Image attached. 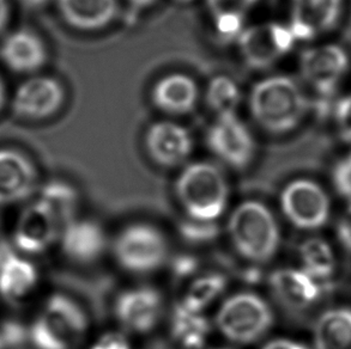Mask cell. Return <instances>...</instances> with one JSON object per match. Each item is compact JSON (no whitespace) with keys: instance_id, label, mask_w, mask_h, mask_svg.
Masks as SVG:
<instances>
[{"instance_id":"6","label":"cell","mask_w":351,"mask_h":349,"mask_svg":"<svg viewBox=\"0 0 351 349\" xmlns=\"http://www.w3.org/2000/svg\"><path fill=\"white\" fill-rule=\"evenodd\" d=\"M89 331V317L75 299L54 294L48 299L32 328L38 349H75Z\"/></svg>"},{"instance_id":"2","label":"cell","mask_w":351,"mask_h":349,"mask_svg":"<svg viewBox=\"0 0 351 349\" xmlns=\"http://www.w3.org/2000/svg\"><path fill=\"white\" fill-rule=\"evenodd\" d=\"M174 196L182 216L203 222H219L228 214L232 188L222 166L209 161H191L181 168Z\"/></svg>"},{"instance_id":"18","label":"cell","mask_w":351,"mask_h":349,"mask_svg":"<svg viewBox=\"0 0 351 349\" xmlns=\"http://www.w3.org/2000/svg\"><path fill=\"white\" fill-rule=\"evenodd\" d=\"M0 59L16 73H34L47 62V48L43 38L29 29L10 34L0 46Z\"/></svg>"},{"instance_id":"13","label":"cell","mask_w":351,"mask_h":349,"mask_svg":"<svg viewBox=\"0 0 351 349\" xmlns=\"http://www.w3.org/2000/svg\"><path fill=\"white\" fill-rule=\"evenodd\" d=\"M62 253L73 263L90 266L110 253V238L105 227L93 218L77 217L60 232Z\"/></svg>"},{"instance_id":"4","label":"cell","mask_w":351,"mask_h":349,"mask_svg":"<svg viewBox=\"0 0 351 349\" xmlns=\"http://www.w3.org/2000/svg\"><path fill=\"white\" fill-rule=\"evenodd\" d=\"M275 322V310L265 297L254 291H239L221 300L213 324L228 344L246 347L265 339Z\"/></svg>"},{"instance_id":"23","label":"cell","mask_w":351,"mask_h":349,"mask_svg":"<svg viewBox=\"0 0 351 349\" xmlns=\"http://www.w3.org/2000/svg\"><path fill=\"white\" fill-rule=\"evenodd\" d=\"M36 283L38 272L33 264L14 254L8 246H0V297L19 302L28 297Z\"/></svg>"},{"instance_id":"11","label":"cell","mask_w":351,"mask_h":349,"mask_svg":"<svg viewBox=\"0 0 351 349\" xmlns=\"http://www.w3.org/2000/svg\"><path fill=\"white\" fill-rule=\"evenodd\" d=\"M349 67L347 51L335 43L307 48L300 55L302 81L320 96H331L347 76Z\"/></svg>"},{"instance_id":"41","label":"cell","mask_w":351,"mask_h":349,"mask_svg":"<svg viewBox=\"0 0 351 349\" xmlns=\"http://www.w3.org/2000/svg\"><path fill=\"white\" fill-rule=\"evenodd\" d=\"M5 99H6V91H5L4 83H3L1 78H0V112H1V109L4 107Z\"/></svg>"},{"instance_id":"38","label":"cell","mask_w":351,"mask_h":349,"mask_svg":"<svg viewBox=\"0 0 351 349\" xmlns=\"http://www.w3.org/2000/svg\"><path fill=\"white\" fill-rule=\"evenodd\" d=\"M10 8L8 0H0V33L4 30L9 22Z\"/></svg>"},{"instance_id":"31","label":"cell","mask_w":351,"mask_h":349,"mask_svg":"<svg viewBox=\"0 0 351 349\" xmlns=\"http://www.w3.org/2000/svg\"><path fill=\"white\" fill-rule=\"evenodd\" d=\"M335 123L342 142L351 146V94L342 97L336 104Z\"/></svg>"},{"instance_id":"17","label":"cell","mask_w":351,"mask_h":349,"mask_svg":"<svg viewBox=\"0 0 351 349\" xmlns=\"http://www.w3.org/2000/svg\"><path fill=\"white\" fill-rule=\"evenodd\" d=\"M343 0H290L288 25L296 41H312L337 25Z\"/></svg>"},{"instance_id":"25","label":"cell","mask_w":351,"mask_h":349,"mask_svg":"<svg viewBox=\"0 0 351 349\" xmlns=\"http://www.w3.org/2000/svg\"><path fill=\"white\" fill-rule=\"evenodd\" d=\"M314 349H351V309L324 312L313 331Z\"/></svg>"},{"instance_id":"21","label":"cell","mask_w":351,"mask_h":349,"mask_svg":"<svg viewBox=\"0 0 351 349\" xmlns=\"http://www.w3.org/2000/svg\"><path fill=\"white\" fill-rule=\"evenodd\" d=\"M199 89L195 79L184 73L162 77L152 90V103L158 110L171 115L190 113L198 102Z\"/></svg>"},{"instance_id":"39","label":"cell","mask_w":351,"mask_h":349,"mask_svg":"<svg viewBox=\"0 0 351 349\" xmlns=\"http://www.w3.org/2000/svg\"><path fill=\"white\" fill-rule=\"evenodd\" d=\"M19 1L29 9H41L43 6L49 4L52 0H19Z\"/></svg>"},{"instance_id":"32","label":"cell","mask_w":351,"mask_h":349,"mask_svg":"<svg viewBox=\"0 0 351 349\" xmlns=\"http://www.w3.org/2000/svg\"><path fill=\"white\" fill-rule=\"evenodd\" d=\"M89 349H134L131 336L123 331L102 333L91 342Z\"/></svg>"},{"instance_id":"40","label":"cell","mask_w":351,"mask_h":349,"mask_svg":"<svg viewBox=\"0 0 351 349\" xmlns=\"http://www.w3.org/2000/svg\"><path fill=\"white\" fill-rule=\"evenodd\" d=\"M128 1L134 9L143 10L150 8L152 5L156 3L157 0H128Z\"/></svg>"},{"instance_id":"14","label":"cell","mask_w":351,"mask_h":349,"mask_svg":"<svg viewBox=\"0 0 351 349\" xmlns=\"http://www.w3.org/2000/svg\"><path fill=\"white\" fill-rule=\"evenodd\" d=\"M65 101L62 83L48 76L24 81L14 91L12 110L24 120H43L59 112Z\"/></svg>"},{"instance_id":"29","label":"cell","mask_w":351,"mask_h":349,"mask_svg":"<svg viewBox=\"0 0 351 349\" xmlns=\"http://www.w3.org/2000/svg\"><path fill=\"white\" fill-rule=\"evenodd\" d=\"M206 103L210 109L219 115L237 113L241 102V89L237 81L227 76H216L210 81L205 92Z\"/></svg>"},{"instance_id":"30","label":"cell","mask_w":351,"mask_h":349,"mask_svg":"<svg viewBox=\"0 0 351 349\" xmlns=\"http://www.w3.org/2000/svg\"><path fill=\"white\" fill-rule=\"evenodd\" d=\"M178 235L189 246H208L219 238V222H197L184 217L178 224Z\"/></svg>"},{"instance_id":"20","label":"cell","mask_w":351,"mask_h":349,"mask_svg":"<svg viewBox=\"0 0 351 349\" xmlns=\"http://www.w3.org/2000/svg\"><path fill=\"white\" fill-rule=\"evenodd\" d=\"M57 8L65 23L82 31L106 28L119 14L118 0H57Z\"/></svg>"},{"instance_id":"35","label":"cell","mask_w":351,"mask_h":349,"mask_svg":"<svg viewBox=\"0 0 351 349\" xmlns=\"http://www.w3.org/2000/svg\"><path fill=\"white\" fill-rule=\"evenodd\" d=\"M24 339L23 326L16 322H5L0 326V349L21 344Z\"/></svg>"},{"instance_id":"10","label":"cell","mask_w":351,"mask_h":349,"mask_svg":"<svg viewBox=\"0 0 351 349\" xmlns=\"http://www.w3.org/2000/svg\"><path fill=\"white\" fill-rule=\"evenodd\" d=\"M296 42L289 25L280 22L246 27L237 40L242 60L253 70L274 66L293 51Z\"/></svg>"},{"instance_id":"5","label":"cell","mask_w":351,"mask_h":349,"mask_svg":"<svg viewBox=\"0 0 351 349\" xmlns=\"http://www.w3.org/2000/svg\"><path fill=\"white\" fill-rule=\"evenodd\" d=\"M110 253L123 272L147 276L161 270L171 260V242L161 227L152 222H132L110 238Z\"/></svg>"},{"instance_id":"19","label":"cell","mask_w":351,"mask_h":349,"mask_svg":"<svg viewBox=\"0 0 351 349\" xmlns=\"http://www.w3.org/2000/svg\"><path fill=\"white\" fill-rule=\"evenodd\" d=\"M36 171L28 158L11 148H0V205L17 203L32 193Z\"/></svg>"},{"instance_id":"24","label":"cell","mask_w":351,"mask_h":349,"mask_svg":"<svg viewBox=\"0 0 351 349\" xmlns=\"http://www.w3.org/2000/svg\"><path fill=\"white\" fill-rule=\"evenodd\" d=\"M215 31L224 42H237L246 18L261 0H205Z\"/></svg>"},{"instance_id":"26","label":"cell","mask_w":351,"mask_h":349,"mask_svg":"<svg viewBox=\"0 0 351 349\" xmlns=\"http://www.w3.org/2000/svg\"><path fill=\"white\" fill-rule=\"evenodd\" d=\"M228 280L223 273L204 272L191 280L182 297L178 302L195 311L208 312L227 291Z\"/></svg>"},{"instance_id":"34","label":"cell","mask_w":351,"mask_h":349,"mask_svg":"<svg viewBox=\"0 0 351 349\" xmlns=\"http://www.w3.org/2000/svg\"><path fill=\"white\" fill-rule=\"evenodd\" d=\"M168 264H171V274L176 280H192L200 273L199 261L195 256H178L174 261L169 260Z\"/></svg>"},{"instance_id":"36","label":"cell","mask_w":351,"mask_h":349,"mask_svg":"<svg viewBox=\"0 0 351 349\" xmlns=\"http://www.w3.org/2000/svg\"><path fill=\"white\" fill-rule=\"evenodd\" d=\"M337 237L341 244L351 253V201L341 220L338 222Z\"/></svg>"},{"instance_id":"28","label":"cell","mask_w":351,"mask_h":349,"mask_svg":"<svg viewBox=\"0 0 351 349\" xmlns=\"http://www.w3.org/2000/svg\"><path fill=\"white\" fill-rule=\"evenodd\" d=\"M38 200L47 205L62 227L78 217L77 213L81 205V196L71 184L62 181L49 182L43 187Z\"/></svg>"},{"instance_id":"43","label":"cell","mask_w":351,"mask_h":349,"mask_svg":"<svg viewBox=\"0 0 351 349\" xmlns=\"http://www.w3.org/2000/svg\"><path fill=\"white\" fill-rule=\"evenodd\" d=\"M206 349H235L233 347H226V346H221V347H208Z\"/></svg>"},{"instance_id":"33","label":"cell","mask_w":351,"mask_h":349,"mask_svg":"<svg viewBox=\"0 0 351 349\" xmlns=\"http://www.w3.org/2000/svg\"><path fill=\"white\" fill-rule=\"evenodd\" d=\"M332 179L337 193L351 201V152L335 166Z\"/></svg>"},{"instance_id":"8","label":"cell","mask_w":351,"mask_h":349,"mask_svg":"<svg viewBox=\"0 0 351 349\" xmlns=\"http://www.w3.org/2000/svg\"><path fill=\"white\" fill-rule=\"evenodd\" d=\"M166 312V300L158 288L141 283L125 288L113 302L119 329L128 335H147L156 329Z\"/></svg>"},{"instance_id":"1","label":"cell","mask_w":351,"mask_h":349,"mask_svg":"<svg viewBox=\"0 0 351 349\" xmlns=\"http://www.w3.org/2000/svg\"><path fill=\"white\" fill-rule=\"evenodd\" d=\"M224 232L234 253L252 266L275 259L282 244V230L275 212L256 198H247L228 213Z\"/></svg>"},{"instance_id":"3","label":"cell","mask_w":351,"mask_h":349,"mask_svg":"<svg viewBox=\"0 0 351 349\" xmlns=\"http://www.w3.org/2000/svg\"><path fill=\"white\" fill-rule=\"evenodd\" d=\"M309 102L299 81L285 75L267 77L252 86L248 109L256 125L269 134L293 132L308 113Z\"/></svg>"},{"instance_id":"22","label":"cell","mask_w":351,"mask_h":349,"mask_svg":"<svg viewBox=\"0 0 351 349\" xmlns=\"http://www.w3.org/2000/svg\"><path fill=\"white\" fill-rule=\"evenodd\" d=\"M214 324L206 312L195 311L176 302L169 318V334L180 349H206Z\"/></svg>"},{"instance_id":"7","label":"cell","mask_w":351,"mask_h":349,"mask_svg":"<svg viewBox=\"0 0 351 349\" xmlns=\"http://www.w3.org/2000/svg\"><path fill=\"white\" fill-rule=\"evenodd\" d=\"M280 213L300 231L320 230L328 222L331 203L326 190L313 179L299 177L282 188L278 198Z\"/></svg>"},{"instance_id":"12","label":"cell","mask_w":351,"mask_h":349,"mask_svg":"<svg viewBox=\"0 0 351 349\" xmlns=\"http://www.w3.org/2000/svg\"><path fill=\"white\" fill-rule=\"evenodd\" d=\"M144 147L154 164L163 169H176L190 163L195 142L187 128L165 120L152 123L147 128Z\"/></svg>"},{"instance_id":"37","label":"cell","mask_w":351,"mask_h":349,"mask_svg":"<svg viewBox=\"0 0 351 349\" xmlns=\"http://www.w3.org/2000/svg\"><path fill=\"white\" fill-rule=\"evenodd\" d=\"M259 349H311L301 341L290 339V337H272L265 341Z\"/></svg>"},{"instance_id":"15","label":"cell","mask_w":351,"mask_h":349,"mask_svg":"<svg viewBox=\"0 0 351 349\" xmlns=\"http://www.w3.org/2000/svg\"><path fill=\"white\" fill-rule=\"evenodd\" d=\"M62 225L47 205L36 200L19 218L14 229V243L27 254H41L60 237Z\"/></svg>"},{"instance_id":"27","label":"cell","mask_w":351,"mask_h":349,"mask_svg":"<svg viewBox=\"0 0 351 349\" xmlns=\"http://www.w3.org/2000/svg\"><path fill=\"white\" fill-rule=\"evenodd\" d=\"M300 268L323 285L336 272V256L328 242L319 237H309L299 246Z\"/></svg>"},{"instance_id":"9","label":"cell","mask_w":351,"mask_h":349,"mask_svg":"<svg viewBox=\"0 0 351 349\" xmlns=\"http://www.w3.org/2000/svg\"><path fill=\"white\" fill-rule=\"evenodd\" d=\"M206 145L222 166L233 170H246L256 158V138L237 113L216 118L206 133Z\"/></svg>"},{"instance_id":"42","label":"cell","mask_w":351,"mask_h":349,"mask_svg":"<svg viewBox=\"0 0 351 349\" xmlns=\"http://www.w3.org/2000/svg\"><path fill=\"white\" fill-rule=\"evenodd\" d=\"M176 1H178L179 4L187 5L191 4V3H193L195 0H176Z\"/></svg>"},{"instance_id":"16","label":"cell","mask_w":351,"mask_h":349,"mask_svg":"<svg viewBox=\"0 0 351 349\" xmlns=\"http://www.w3.org/2000/svg\"><path fill=\"white\" fill-rule=\"evenodd\" d=\"M272 297L293 311L314 307L323 294V285L300 267H280L267 279Z\"/></svg>"}]
</instances>
